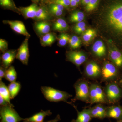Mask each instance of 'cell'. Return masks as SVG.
I'll return each instance as SVG.
<instances>
[{
  "label": "cell",
  "mask_w": 122,
  "mask_h": 122,
  "mask_svg": "<svg viewBox=\"0 0 122 122\" xmlns=\"http://www.w3.org/2000/svg\"><path fill=\"white\" fill-rule=\"evenodd\" d=\"M61 120V117H60V115H59L58 114L57 115V116H56V117L54 119L50 120L49 121H48V122H57Z\"/></svg>",
  "instance_id": "40"
},
{
  "label": "cell",
  "mask_w": 122,
  "mask_h": 122,
  "mask_svg": "<svg viewBox=\"0 0 122 122\" xmlns=\"http://www.w3.org/2000/svg\"><path fill=\"white\" fill-rule=\"evenodd\" d=\"M69 35L66 33H62L58 37V44L61 46H64L69 42L70 38Z\"/></svg>",
  "instance_id": "31"
},
{
  "label": "cell",
  "mask_w": 122,
  "mask_h": 122,
  "mask_svg": "<svg viewBox=\"0 0 122 122\" xmlns=\"http://www.w3.org/2000/svg\"><path fill=\"white\" fill-rule=\"evenodd\" d=\"M49 11L51 14L56 16H60L63 14V11L61 10L49 9Z\"/></svg>",
  "instance_id": "36"
},
{
  "label": "cell",
  "mask_w": 122,
  "mask_h": 122,
  "mask_svg": "<svg viewBox=\"0 0 122 122\" xmlns=\"http://www.w3.org/2000/svg\"><path fill=\"white\" fill-rule=\"evenodd\" d=\"M85 18V14L83 12L77 11L74 12L71 15L70 21L72 22H81Z\"/></svg>",
  "instance_id": "28"
},
{
  "label": "cell",
  "mask_w": 122,
  "mask_h": 122,
  "mask_svg": "<svg viewBox=\"0 0 122 122\" xmlns=\"http://www.w3.org/2000/svg\"><path fill=\"white\" fill-rule=\"evenodd\" d=\"M92 118L103 119L107 117L106 107L101 104H98L89 109Z\"/></svg>",
  "instance_id": "13"
},
{
  "label": "cell",
  "mask_w": 122,
  "mask_h": 122,
  "mask_svg": "<svg viewBox=\"0 0 122 122\" xmlns=\"http://www.w3.org/2000/svg\"><path fill=\"white\" fill-rule=\"evenodd\" d=\"M17 77V74L14 67L10 66L6 70L5 78L6 80L12 82L16 81Z\"/></svg>",
  "instance_id": "26"
},
{
  "label": "cell",
  "mask_w": 122,
  "mask_h": 122,
  "mask_svg": "<svg viewBox=\"0 0 122 122\" xmlns=\"http://www.w3.org/2000/svg\"><path fill=\"white\" fill-rule=\"evenodd\" d=\"M102 75L105 81H113L117 77V70L114 64L106 62L102 70Z\"/></svg>",
  "instance_id": "7"
},
{
  "label": "cell",
  "mask_w": 122,
  "mask_h": 122,
  "mask_svg": "<svg viewBox=\"0 0 122 122\" xmlns=\"http://www.w3.org/2000/svg\"><path fill=\"white\" fill-rule=\"evenodd\" d=\"M7 69L2 66H1L0 67V81H2V78H5Z\"/></svg>",
  "instance_id": "38"
},
{
  "label": "cell",
  "mask_w": 122,
  "mask_h": 122,
  "mask_svg": "<svg viewBox=\"0 0 122 122\" xmlns=\"http://www.w3.org/2000/svg\"><path fill=\"white\" fill-rule=\"evenodd\" d=\"M42 93L45 98L51 102H58L63 101L72 105L71 103L67 102L68 99L72 96L65 92L61 91L52 87L42 86L41 88Z\"/></svg>",
  "instance_id": "2"
},
{
  "label": "cell",
  "mask_w": 122,
  "mask_h": 122,
  "mask_svg": "<svg viewBox=\"0 0 122 122\" xmlns=\"http://www.w3.org/2000/svg\"><path fill=\"white\" fill-rule=\"evenodd\" d=\"M120 84H121V86H122V79L120 81Z\"/></svg>",
  "instance_id": "44"
},
{
  "label": "cell",
  "mask_w": 122,
  "mask_h": 122,
  "mask_svg": "<svg viewBox=\"0 0 122 122\" xmlns=\"http://www.w3.org/2000/svg\"><path fill=\"white\" fill-rule=\"evenodd\" d=\"M65 7L61 5L56 3H53L50 5L49 9L57 10L63 11Z\"/></svg>",
  "instance_id": "35"
},
{
  "label": "cell",
  "mask_w": 122,
  "mask_h": 122,
  "mask_svg": "<svg viewBox=\"0 0 122 122\" xmlns=\"http://www.w3.org/2000/svg\"><path fill=\"white\" fill-rule=\"evenodd\" d=\"M109 56L114 65L118 67L122 66V54L115 48H111L109 51Z\"/></svg>",
  "instance_id": "15"
},
{
  "label": "cell",
  "mask_w": 122,
  "mask_h": 122,
  "mask_svg": "<svg viewBox=\"0 0 122 122\" xmlns=\"http://www.w3.org/2000/svg\"><path fill=\"white\" fill-rule=\"evenodd\" d=\"M49 13L45 7H38L35 15V18L39 20H46L49 19Z\"/></svg>",
  "instance_id": "23"
},
{
  "label": "cell",
  "mask_w": 122,
  "mask_h": 122,
  "mask_svg": "<svg viewBox=\"0 0 122 122\" xmlns=\"http://www.w3.org/2000/svg\"><path fill=\"white\" fill-rule=\"evenodd\" d=\"M53 28L54 30L59 32H65L69 29L67 22L62 18H58L56 20L53 25Z\"/></svg>",
  "instance_id": "20"
},
{
  "label": "cell",
  "mask_w": 122,
  "mask_h": 122,
  "mask_svg": "<svg viewBox=\"0 0 122 122\" xmlns=\"http://www.w3.org/2000/svg\"><path fill=\"white\" fill-rule=\"evenodd\" d=\"M29 37H26L21 45L18 49L16 58L20 61L23 64L28 65L29 57L28 41Z\"/></svg>",
  "instance_id": "8"
},
{
  "label": "cell",
  "mask_w": 122,
  "mask_h": 122,
  "mask_svg": "<svg viewBox=\"0 0 122 122\" xmlns=\"http://www.w3.org/2000/svg\"><path fill=\"white\" fill-rule=\"evenodd\" d=\"M67 60L77 67H79L86 61L87 57L83 52L81 51H70L66 54Z\"/></svg>",
  "instance_id": "9"
},
{
  "label": "cell",
  "mask_w": 122,
  "mask_h": 122,
  "mask_svg": "<svg viewBox=\"0 0 122 122\" xmlns=\"http://www.w3.org/2000/svg\"><path fill=\"white\" fill-rule=\"evenodd\" d=\"M0 4L1 6L5 8L11 10L15 12L19 11L13 0H0Z\"/></svg>",
  "instance_id": "29"
},
{
  "label": "cell",
  "mask_w": 122,
  "mask_h": 122,
  "mask_svg": "<svg viewBox=\"0 0 122 122\" xmlns=\"http://www.w3.org/2000/svg\"><path fill=\"white\" fill-rule=\"evenodd\" d=\"M0 95L2 96L10 105L13 106L10 102L11 98L8 87L2 81H0Z\"/></svg>",
  "instance_id": "24"
},
{
  "label": "cell",
  "mask_w": 122,
  "mask_h": 122,
  "mask_svg": "<svg viewBox=\"0 0 122 122\" xmlns=\"http://www.w3.org/2000/svg\"><path fill=\"white\" fill-rule=\"evenodd\" d=\"M75 0L76 1V2H77V4L78 5V4H79V2H80V0Z\"/></svg>",
  "instance_id": "43"
},
{
  "label": "cell",
  "mask_w": 122,
  "mask_h": 122,
  "mask_svg": "<svg viewBox=\"0 0 122 122\" xmlns=\"http://www.w3.org/2000/svg\"><path fill=\"white\" fill-rule=\"evenodd\" d=\"M14 107L10 105L0 106V122H19L24 120L14 109Z\"/></svg>",
  "instance_id": "4"
},
{
  "label": "cell",
  "mask_w": 122,
  "mask_h": 122,
  "mask_svg": "<svg viewBox=\"0 0 122 122\" xmlns=\"http://www.w3.org/2000/svg\"><path fill=\"white\" fill-rule=\"evenodd\" d=\"M89 96L91 104L108 102L105 92L98 84L93 83L90 85Z\"/></svg>",
  "instance_id": "5"
},
{
  "label": "cell",
  "mask_w": 122,
  "mask_h": 122,
  "mask_svg": "<svg viewBox=\"0 0 122 122\" xmlns=\"http://www.w3.org/2000/svg\"><path fill=\"white\" fill-rule=\"evenodd\" d=\"M105 22L114 32L122 34V2L116 3L109 8L105 16Z\"/></svg>",
  "instance_id": "1"
},
{
  "label": "cell",
  "mask_w": 122,
  "mask_h": 122,
  "mask_svg": "<svg viewBox=\"0 0 122 122\" xmlns=\"http://www.w3.org/2000/svg\"><path fill=\"white\" fill-rule=\"evenodd\" d=\"M32 0L34 1H36V0Z\"/></svg>",
  "instance_id": "48"
},
{
  "label": "cell",
  "mask_w": 122,
  "mask_h": 122,
  "mask_svg": "<svg viewBox=\"0 0 122 122\" xmlns=\"http://www.w3.org/2000/svg\"><path fill=\"white\" fill-rule=\"evenodd\" d=\"M71 48L73 49L79 48L81 44V41L77 36H73L70 38L69 42Z\"/></svg>",
  "instance_id": "30"
},
{
  "label": "cell",
  "mask_w": 122,
  "mask_h": 122,
  "mask_svg": "<svg viewBox=\"0 0 122 122\" xmlns=\"http://www.w3.org/2000/svg\"><path fill=\"white\" fill-rule=\"evenodd\" d=\"M37 5L35 3L32 4L30 6L20 8L18 9L25 18H35L37 10L38 8Z\"/></svg>",
  "instance_id": "16"
},
{
  "label": "cell",
  "mask_w": 122,
  "mask_h": 122,
  "mask_svg": "<svg viewBox=\"0 0 122 122\" xmlns=\"http://www.w3.org/2000/svg\"><path fill=\"white\" fill-rule=\"evenodd\" d=\"M92 50L95 55L98 57H102L106 55V47L103 42L100 40L95 42L92 46Z\"/></svg>",
  "instance_id": "19"
},
{
  "label": "cell",
  "mask_w": 122,
  "mask_h": 122,
  "mask_svg": "<svg viewBox=\"0 0 122 122\" xmlns=\"http://www.w3.org/2000/svg\"><path fill=\"white\" fill-rule=\"evenodd\" d=\"M10 105L2 96L0 95V106H5ZM12 106V105H11ZM13 106H14L13 105Z\"/></svg>",
  "instance_id": "39"
},
{
  "label": "cell",
  "mask_w": 122,
  "mask_h": 122,
  "mask_svg": "<svg viewBox=\"0 0 122 122\" xmlns=\"http://www.w3.org/2000/svg\"><path fill=\"white\" fill-rule=\"evenodd\" d=\"M116 122H122V120H117V121Z\"/></svg>",
  "instance_id": "45"
},
{
  "label": "cell",
  "mask_w": 122,
  "mask_h": 122,
  "mask_svg": "<svg viewBox=\"0 0 122 122\" xmlns=\"http://www.w3.org/2000/svg\"><path fill=\"white\" fill-rule=\"evenodd\" d=\"M86 25L85 22L83 21L78 22L75 25L74 27V30L75 31L79 29H81V28H83V27H86Z\"/></svg>",
  "instance_id": "37"
},
{
  "label": "cell",
  "mask_w": 122,
  "mask_h": 122,
  "mask_svg": "<svg viewBox=\"0 0 122 122\" xmlns=\"http://www.w3.org/2000/svg\"><path fill=\"white\" fill-rule=\"evenodd\" d=\"M76 95L74 100H79L90 103V86L85 80H79L74 85Z\"/></svg>",
  "instance_id": "3"
},
{
  "label": "cell",
  "mask_w": 122,
  "mask_h": 122,
  "mask_svg": "<svg viewBox=\"0 0 122 122\" xmlns=\"http://www.w3.org/2000/svg\"><path fill=\"white\" fill-rule=\"evenodd\" d=\"M99 0H91L86 5V10L88 12H91L95 9L98 3Z\"/></svg>",
  "instance_id": "32"
},
{
  "label": "cell",
  "mask_w": 122,
  "mask_h": 122,
  "mask_svg": "<svg viewBox=\"0 0 122 122\" xmlns=\"http://www.w3.org/2000/svg\"><path fill=\"white\" fill-rule=\"evenodd\" d=\"M43 0H36V1H42Z\"/></svg>",
  "instance_id": "46"
},
{
  "label": "cell",
  "mask_w": 122,
  "mask_h": 122,
  "mask_svg": "<svg viewBox=\"0 0 122 122\" xmlns=\"http://www.w3.org/2000/svg\"><path fill=\"white\" fill-rule=\"evenodd\" d=\"M8 49V44L7 42L4 39H0V50L4 53L7 51Z\"/></svg>",
  "instance_id": "33"
},
{
  "label": "cell",
  "mask_w": 122,
  "mask_h": 122,
  "mask_svg": "<svg viewBox=\"0 0 122 122\" xmlns=\"http://www.w3.org/2000/svg\"><path fill=\"white\" fill-rule=\"evenodd\" d=\"M56 39L55 35L52 33H49L42 36L41 42L43 46H50L54 42Z\"/></svg>",
  "instance_id": "25"
},
{
  "label": "cell",
  "mask_w": 122,
  "mask_h": 122,
  "mask_svg": "<svg viewBox=\"0 0 122 122\" xmlns=\"http://www.w3.org/2000/svg\"><path fill=\"white\" fill-rule=\"evenodd\" d=\"M85 74L88 77L97 78L102 75V70L97 63L91 61L87 63L85 69Z\"/></svg>",
  "instance_id": "10"
},
{
  "label": "cell",
  "mask_w": 122,
  "mask_h": 122,
  "mask_svg": "<svg viewBox=\"0 0 122 122\" xmlns=\"http://www.w3.org/2000/svg\"><path fill=\"white\" fill-rule=\"evenodd\" d=\"M35 28L39 34H46L49 32L51 27L49 24L46 21H41L36 23L35 25Z\"/></svg>",
  "instance_id": "22"
},
{
  "label": "cell",
  "mask_w": 122,
  "mask_h": 122,
  "mask_svg": "<svg viewBox=\"0 0 122 122\" xmlns=\"http://www.w3.org/2000/svg\"><path fill=\"white\" fill-rule=\"evenodd\" d=\"M91 0H81L82 3L84 5H86Z\"/></svg>",
  "instance_id": "42"
},
{
  "label": "cell",
  "mask_w": 122,
  "mask_h": 122,
  "mask_svg": "<svg viewBox=\"0 0 122 122\" xmlns=\"http://www.w3.org/2000/svg\"><path fill=\"white\" fill-rule=\"evenodd\" d=\"M3 22L10 26L13 30L16 32L29 37L30 35L28 32L24 23L20 21L4 20Z\"/></svg>",
  "instance_id": "11"
},
{
  "label": "cell",
  "mask_w": 122,
  "mask_h": 122,
  "mask_svg": "<svg viewBox=\"0 0 122 122\" xmlns=\"http://www.w3.org/2000/svg\"><path fill=\"white\" fill-rule=\"evenodd\" d=\"M52 1H53V2H54V1H56L57 0H52Z\"/></svg>",
  "instance_id": "47"
},
{
  "label": "cell",
  "mask_w": 122,
  "mask_h": 122,
  "mask_svg": "<svg viewBox=\"0 0 122 122\" xmlns=\"http://www.w3.org/2000/svg\"><path fill=\"white\" fill-rule=\"evenodd\" d=\"M54 3L59 4L66 8H68L70 5V0H57L54 1Z\"/></svg>",
  "instance_id": "34"
},
{
  "label": "cell",
  "mask_w": 122,
  "mask_h": 122,
  "mask_svg": "<svg viewBox=\"0 0 122 122\" xmlns=\"http://www.w3.org/2000/svg\"><path fill=\"white\" fill-rule=\"evenodd\" d=\"M52 114L49 110L44 111L41 110L39 112L35 114L30 117L24 119L23 122H44V119L46 116Z\"/></svg>",
  "instance_id": "17"
},
{
  "label": "cell",
  "mask_w": 122,
  "mask_h": 122,
  "mask_svg": "<svg viewBox=\"0 0 122 122\" xmlns=\"http://www.w3.org/2000/svg\"><path fill=\"white\" fill-rule=\"evenodd\" d=\"M104 92L108 102L110 103L117 102L122 97V90L115 82H111L107 85Z\"/></svg>",
  "instance_id": "6"
},
{
  "label": "cell",
  "mask_w": 122,
  "mask_h": 122,
  "mask_svg": "<svg viewBox=\"0 0 122 122\" xmlns=\"http://www.w3.org/2000/svg\"><path fill=\"white\" fill-rule=\"evenodd\" d=\"M70 6L71 7H75L78 5L75 0H70Z\"/></svg>",
  "instance_id": "41"
},
{
  "label": "cell",
  "mask_w": 122,
  "mask_h": 122,
  "mask_svg": "<svg viewBox=\"0 0 122 122\" xmlns=\"http://www.w3.org/2000/svg\"><path fill=\"white\" fill-rule=\"evenodd\" d=\"M17 53L16 51L14 50H7L3 53L1 56L2 66L8 69L16 58Z\"/></svg>",
  "instance_id": "12"
},
{
  "label": "cell",
  "mask_w": 122,
  "mask_h": 122,
  "mask_svg": "<svg viewBox=\"0 0 122 122\" xmlns=\"http://www.w3.org/2000/svg\"><path fill=\"white\" fill-rule=\"evenodd\" d=\"M11 98L14 99L19 93L21 88V85L18 82H10L8 86Z\"/></svg>",
  "instance_id": "21"
},
{
  "label": "cell",
  "mask_w": 122,
  "mask_h": 122,
  "mask_svg": "<svg viewBox=\"0 0 122 122\" xmlns=\"http://www.w3.org/2000/svg\"><path fill=\"white\" fill-rule=\"evenodd\" d=\"M96 36V30L94 29H89L83 33L82 38L85 43H89L94 39Z\"/></svg>",
  "instance_id": "27"
},
{
  "label": "cell",
  "mask_w": 122,
  "mask_h": 122,
  "mask_svg": "<svg viewBox=\"0 0 122 122\" xmlns=\"http://www.w3.org/2000/svg\"><path fill=\"white\" fill-rule=\"evenodd\" d=\"M77 113V117L76 119H73L71 122H90L93 118L90 114L89 109H84L81 112L79 111L77 107L72 105Z\"/></svg>",
  "instance_id": "18"
},
{
  "label": "cell",
  "mask_w": 122,
  "mask_h": 122,
  "mask_svg": "<svg viewBox=\"0 0 122 122\" xmlns=\"http://www.w3.org/2000/svg\"><path fill=\"white\" fill-rule=\"evenodd\" d=\"M107 117L112 118L117 120L122 119V107L114 105L106 107Z\"/></svg>",
  "instance_id": "14"
}]
</instances>
